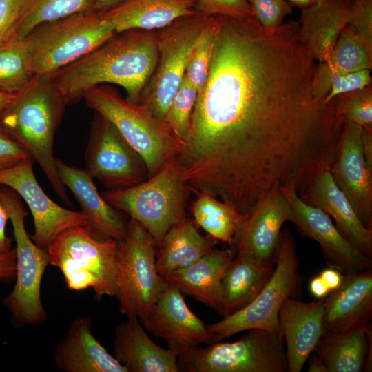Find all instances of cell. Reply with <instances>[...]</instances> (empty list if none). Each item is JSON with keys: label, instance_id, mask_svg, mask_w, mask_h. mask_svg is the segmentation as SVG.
Instances as JSON below:
<instances>
[{"label": "cell", "instance_id": "obj_1", "mask_svg": "<svg viewBox=\"0 0 372 372\" xmlns=\"http://www.w3.org/2000/svg\"><path fill=\"white\" fill-rule=\"evenodd\" d=\"M298 28L219 15L209 76L176 156L189 192L245 214L270 192L302 194L331 167L343 125L335 101L314 94L316 63Z\"/></svg>", "mask_w": 372, "mask_h": 372}, {"label": "cell", "instance_id": "obj_2", "mask_svg": "<svg viewBox=\"0 0 372 372\" xmlns=\"http://www.w3.org/2000/svg\"><path fill=\"white\" fill-rule=\"evenodd\" d=\"M157 30L132 29L107 41L50 78L67 104L83 98L90 88L114 84L125 89L126 99L138 104L155 68Z\"/></svg>", "mask_w": 372, "mask_h": 372}, {"label": "cell", "instance_id": "obj_3", "mask_svg": "<svg viewBox=\"0 0 372 372\" xmlns=\"http://www.w3.org/2000/svg\"><path fill=\"white\" fill-rule=\"evenodd\" d=\"M66 105L50 76H33L1 112L0 125L37 161L60 200L72 206L54 154V135Z\"/></svg>", "mask_w": 372, "mask_h": 372}, {"label": "cell", "instance_id": "obj_4", "mask_svg": "<svg viewBox=\"0 0 372 372\" xmlns=\"http://www.w3.org/2000/svg\"><path fill=\"white\" fill-rule=\"evenodd\" d=\"M116 34L104 12L96 10L41 24L24 37L30 72L51 76Z\"/></svg>", "mask_w": 372, "mask_h": 372}, {"label": "cell", "instance_id": "obj_5", "mask_svg": "<svg viewBox=\"0 0 372 372\" xmlns=\"http://www.w3.org/2000/svg\"><path fill=\"white\" fill-rule=\"evenodd\" d=\"M87 105L105 118L140 155L149 178L174 158L181 145L163 121L145 107L123 99L107 84L89 89L83 95Z\"/></svg>", "mask_w": 372, "mask_h": 372}, {"label": "cell", "instance_id": "obj_6", "mask_svg": "<svg viewBox=\"0 0 372 372\" xmlns=\"http://www.w3.org/2000/svg\"><path fill=\"white\" fill-rule=\"evenodd\" d=\"M188 192L182 167L175 157L146 180L101 195L112 207L141 225L158 248L167 232L185 216Z\"/></svg>", "mask_w": 372, "mask_h": 372}, {"label": "cell", "instance_id": "obj_7", "mask_svg": "<svg viewBox=\"0 0 372 372\" xmlns=\"http://www.w3.org/2000/svg\"><path fill=\"white\" fill-rule=\"evenodd\" d=\"M46 250L50 264L60 269L70 290L92 288L96 299L116 297L117 240L96 238L85 226H77L59 234Z\"/></svg>", "mask_w": 372, "mask_h": 372}, {"label": "cell", "instance_id": "obj_8", "mask_svg": "<svg viewBox=\"0 0 372 372\" xmlns=\"http://www.w3.org/2000/svg\"><path fill=\"white\" fill-rule=\"evenodd\" d=\"M0 197L7 209L16 244L15 284L3 298V304L11 314L14 325H38L48 320L41 300V285L50 264L48 254L28 234L25 227L27 212L19 194L10 187L0 185Z\"/></svg>", "mask_w": 372, "mask_h": 372}, {"label": "cell", "instance_id": "obj_9", "mask_svg": "<svg viewBox=\"0 0 372 372\" xmlns=\"http://www.w3.org/2000/svg\"><path fill=\"white\" fill-rule=\"evenodd\" d=\"M275 263L271 278L250 303L220 321L207 324L210 343L254 329L282 336L279 310L287 298L295 295L300 283L299 258L294 238L289 229L281 231Z\"/></svg>", "mask_w": 372, "mask_h": 372}, {"label": "cell", "instance_id": "obj_10", "mask_svg": "<svg viewBox=\"0 0 372 372\" xmlns=\"http://www.w3.org/2000/svg\"><path fill=\"white\" fill-rule=\"evenodd\" d=\"M211 17L196 12L157 30L156 64L138 104L161 121H165L190 56Z\"/></svg>", "mask_w": 372, "mask_h": 372}, {"label": "cell", "instance_id": "obj_11", "mask_svg": "<svg viewBox=\"0 0 372 372\" xmlns=\"http://www.w3.org/2000/svg\"><path fill=\"white\" fill-rule=\"evenodd\" d=\"M117 293L121 314L142 322L166 285L156 268L157 245L138 222L127 221L125 236L117 241Z\"/></svg>", "mask_w": 372, "mask_h": 372}, {"label": "cell", "instance_id": "obj_12", "mask_svg": "<svg viewBox=\"0 0 372 372\" xmlns=\"http://www.w3.org/2000/svg\"><path fill=\"white\" fill-rule=\"evenodd\" d=\"M178 366L185 372L287 371L282 336L259 329L248 330L234 342L198 346L178 356Z\"/></svg>", "mask_w": 372, "mask_h": 372}, {"label": "cell", "instance_id": "obj_13", "mask_svg": "<svg viewBox=\"0 0 372 372\" xmlns=\"http://www.w3.org/2000/svg\"><path fill=\"white\" fill-rule=\"evenodd\" d=\"M85 161V171L108 190L131 187L149 178L143 158L98 113L92 122Z\"/></svg>", "mask_w": 372, "mask_h": 372}, {"label": "cell", "instance_id": "obj_14", "mask_svg": "<svg viewBox=\"0 0 372 372\" xmlns=\"http://www.w3.org/2000/svg\"><path fill=\"white\" fill-rule=\"evenodd\" d=\"M33 161L28 156L10 168L0 170V185L16 192L27 204L34 226L31 239L39 247L47 249L61 232L74 227H85L87 220L82 211L65 208L49 198L35 177Z\"/></svg>", "mask_w": 372, "mask_h": 372}, {"label": "cell", "instance_id": "obj_15", "mask_svg": "<svg viewBox=\"0 0 372 372\" xmlns=\"http://www.w3.org/2000/svg\"><path fill=\"white\" fill-rule=\"evenodd\" d=\"M291 206L289 222L318 243L329 267L351 274L371 269L372 258L349 241L320 208L304 203L293 186L281 189Z\"/></svg>", "mask_w": 372, "mask_h": 372}, {"label": "cell", "instance_id": "obj_16", "mask_svg": "<svg viewBox=\"0 0 372 372\" xmlns=\"http://www.w3.org/2000/svg\"><path fill=\"white\" fill-rule=\"evenodd\" d=\"M141 323L149 333L165 340L167 348L178 356L210 343L207 324L189 309L180 289L167 281Z\"/></svg>", "mask_w": 372, "mask_h": 372}, {"label": "cell", "instance_id": "obj_17", "mask_svg": "<svg viewBox=\"0 0 372 372\" xmlns=\"http://www.w3.org/2000/svg\"><path fill=\"white\" fill-rule=\"evenodd\" d=\"M290 215V204L281 189L265 194L243 214L234 240L236 254H247L273 266L282 227Z\"/></svg>", "mask_w": 372, "mask_h": 372}, {"label": "cell", "instance_id": "obj_18", "mask_svg": "<svg viewBox=\"0 0 372 372\" xmlns=\"http://www.w3.org/2000/svg\"><path fill=\"white\" fill-rule=\"evenodd\" d=\"M329 172L363 225L372 228V169L363 154L362 127L344 124Z\"/></svg>", "mask_w": 372, "mask_h": 372}, {"label": "cell", "instance_id": "obj_19", "mask_svg": "<svg viewBox=\"0 0 372 372\" xmlns=\"http://www.w3.org/2000/svg\"><path fill=\"white\" fill-rule=\"evenodd\" d=\"M324 299L309 302L287 298L278 313L288 372H300L324 333Z\"/></svg>", "mask_w": 372, "mask_h": 372}, {"label": "cell", "instance_id": "obj_20", "mask_svg": "<svg viewBox=\"0 0 372 372\" xmlns=\"http://www.w3.org/2000/svg\"><path fill=\"white\" fill-rule=\"evenodd\" d=\"M371 318V269L344 274L342 285L324 299V332L365 327Z\"/></svg>", "mask_w": 372, "mask_h": 372}, {"label": "cell", "instance_id": "obj_21", "mask_svg": "<svg viewBox=\"0 0 372 372\" xmlns=\"http://www.w3.org/2000/svg\"><path fill=\"white\" fill-rule=\"evenodd\" d=\"M56 162L62 183L70 189L87 217L85 227L90 234L99 239H123L127 234V222L99 193L90 175L59 158Z\"/></svg>", "mask_w": 372, "mask_h": 372}, {"label": "cell", "instance_id": "obj_22", "mask_svg": "<svg viewBox=\"0 0 372 372\" xmlns=\"http://www.w3.org/2000/svg\"><path fill=\"white\" fill-rule=\"evenodd\" d=\"M92 320L74 319L56 345L53 362L63 372H127L92 333Z\"/></svg>", "mask_w": 372, "mask_h": 372}, {"label": "cell", "instance_id": "obj_23", "mask_svg": "<svg viewBox=\"0 0 372 372\" xmlns=\"http://www.w3.org/2000/svg\"><path fill=\"white\" fill-rule=\"evenodd\" d=\"M114 358L127 372H178V355L154 343L137 317L114 329Z\"/></svg>", "mask_w": 372, "mask_h": 372}, {"label": "cell", "instance_id": "obj_24", "mask_svg": "<svg viewBox=\"0 0 372 372\" xmlns=\"http://www.w3.org/2000/svg\"><path fill=\"white\" fill-rule=\"evenodd\" d=\"M299 196L304 203L331 216L341 234L372 258V228L364 226L359 219L329 169L318 175Z\"/></svg>", "mask_w": 372, "mask_h": 372}, {"label": "cell", "instance_id": "obj_25", "mask_svg": "<svg viewBox=\"0 0 372 372\" xmlns=\"http://www.w3.org/2000/svg\"><path fill=\"white\" fill-rule=\"evenodd\" d=\"M351 0H320L301 9L298 37L316 62L328 59L349 23Z\"/></svg>", "mask_w": 372, "mask_h": 372}, {"label": "cell", "instance_id": "obj_26", "mask_svg": "<svg viewBox=\"0 0 372 372\" xmlns=\"http://www.w3.org/2000/svg\"><path fill=\"white\" fill-rule=\"evenodd\" d=\"M235 256L233 248H213L191 265L172 273L165 280L177 287L183 293L207 304L222 316L221 282Z\"/></svg>", "mask_w": 372, "mask_h": 372}, {"label": "cell", "instance_id": "obj_27", "mask_svg": "<svg viewBox=\"0 0 372 372\" xmlns=\"http://www.w3.org/2000/svg\"><path fill=\"white\" fill-rule=\"evenodd\" d=\"M103 12L116 33L132 29L158 30L198 12L194 0H127Z\"/></svg>", "mask_w": 372, "mask_h": 372}, {"label": "cell", "instance_id": "obj_28", "mask_svg": "<svg viewBox=\"0 0 372 372\" xmlns=\"http://www.w3.org/2000/svg\"><path fill=\"white\" fill-rule=\"evenodd\" d=\"M273 266L256 258L236 254L221 282L223 317L232 314L250 303L271 278Z\"/></svg>", "mask_w": 372, "mask_h": 372}, {"label": "cell", "instance_id": "obj_29", "mask_svg": "<svg viewBox=\"0 0 372 372\" xmlns=\"http://www.w3.org/2000/svg\"><path fill=\"white\" fill-rule=\"evenodd\" d=\"M218 240L200 234L194 221L185 216L165 234L158 248L156 265L165 279L184 269L212 249Z\"/></svg>", "mask_w": 372, "mask_h": 372}, {"label": "cell", "instance_id": "obj_30", "mask_svg": "<svg viewBox=\"0 0 372 372\" xmlns=\"http://www.w3.org/2000/svg\"><path fill=\"white\" fill-rule=\"evenodd\" d=\"M371 325L342 332H324L313 349L327 372H360L368 351Z\"/></svg>", "mask_w": 372, "mask_h": 372}, {"label": "cell", "instance_id": "obj_31", "mask_svg": "<svg viewBox=\"0 0 372 372\" xmlns=\"http://www.w3.org/2000/svg\"><path fill=\"white\" fill-rule=\"evenodd\" d=\"M196 196L192 207L195 223L200 226L209 236L233 248L234 237L243 214L232 205L209 194L201 193Z\"/></svg>", "mask_w": 372, "mask_h": 372}, {"label": "cell", "instance_id": "obj_32", "mask_svg": "<svg viewBox=\"0 0 372 372\" xmlns=\"http://www.w3.org/2000/svg\"><path fill=\"white\" fill-rule=\"evenodd\" d=\"M94 10V0H23L14 35L25 37L39 25Z\"/></svg>", "mask_w": 372, "mask_h": 372}, {"label": "cell", "instance_id": "obj_33", "mask_svg": "<svg viewBox=\"0 0 372 372\" xmlns=\"http://www.w3.org/2000/svg\"><path fill=\"white\" fill-rule=\"evenodd\" d=\"M318 63L327 72L340 74L371 70L372 43L347 25L327 61Z\"/></svg>", "mask_w": 372, "mask_h": 372}, {"label": "cell", "instance_id": "obj_34", "mask_svg": "<svg viewBox=\"0 0 372 372\" xmlns=\"http://www.w3.org/2000/svg\"><path fill=\"white\" fill-rule=\"evenodd\" d=\"M32 76L24 38L14 35L0 44V91L17 94Z\"/></svg>", "mask_w": 372, "mask_h": 372}, {"label": "cell", "instance_id": "obj_35", "mask_svg": "<svg viewBox=\"0 0 372 372\" xmlns=\"http://www.w3.org/2000/svg\"><path fill=\"white\" fill-rule=\"evenodd\" d=\"M219 22V17L211 16L189 59L185 76L197 90L205 86L209 72L214 40Z\"/></svg>", "mask_w": 372, "mask_h": 372}, {"label": "cell", "instance_id": "obj_36", "mask_svg": "<svg viewBox=\"0 0 372 372\" xmlns=\"http://www.w3.org/2000/svg\"><path fill=\"white\" fill-rule=\"evenodd\" d=\"M197 96V90L184 76L164 121L169 132L181 144L188 135Z\"/></svg>", "mask_w": 372, "mask_h": 372}, {"label": "cell", "instance_id": "obj_37", "mask_svg": "<svg viewBox=\"0 0 372 372\" xmlns=\"http://www.w3.org/2000/svg\"><path fill=\"white\" fill-rule=\"evenodd\" d=\"M337 116L344 124L353 123L372 128V86L340 95L335 98Z\"/></svg>", "mask_w": 372, "mask_h": 372}, {"label": "cell", "instance_id": "obj_38", "mask_svg": "<svg viewBox=\"0 0 372 372\" xmlns=\"http://www.w3.org/2000/svg\"><path fill=\"white\" fill-rule=\"evenodd\" d=\"M252 16L265 28L273 29L293 12V7L285 0H247Z\"/></svg>", "mask_w": 372, "mask_h": 372}, {"label": "cell", "instance_id": "obj_39", "mask_svg": "<svg viewBox=\"0 0 372 372\" xmlns=\"http://www.w3.org/2000/svg\"><path fill=\"white\" fill-rule=\"evenodd\" d=\"M196 12L207 16L245 17L252 14L247 0H194Z\"/></svg>", "mask_w": 372, "mask_h": 372}, {"label": "cell", "instance_id": "obj_40", "mask_svg": "<svg viewBox=\"0 0 372 372\" xmlns=\"http://www.w3.org/2000/svg\"><path fill=\"white\" fill-rule=\"evenodd\" d=\"M355 32L372 43V0H351L347 24Z\"/></svg>", "mask_w": 372, "mask_h": 372}, {"label": "cell", "instance_id": "obj_41", "mask_svg": "<svg viewBox=\"0 0 372 372\" xmlns=\"http://www.w3.org/2000/svg\"><path fill=\"white\" fill-rule=\"evenodd\" d=\"M28 156L26 149L0 125V170L10 168Z\"/></svg>", "mask_w": 372, "mask_h": 372}, {"label": "cell", "instance_id": "obj_42", "mask_svg": "<svg viewBox=\"0 0 372 372\" xmlns=\"http://www.w3.org/2000/svg\"><path fill=\"white\" fill-rule=\"evenodd\" d=\"M23 0H0V44L14 35Z\"/></svg>", "mask_w": 372, "mask_h": 372}, {"label": "cell", "instance_id": "obj_43", "mask_svg": "<svg viewBox=\"0 0 372 372\" xmlns=\"http://www.w3.org/2000/svg\"><path fill=\"white\" fill-rule=\"evenodd\" d=\"M16 273V251L12 248L10 251L0 254V282L12 280Z\"/></svg>", "mask_w": 372, "mask_h": 372}, {"label": "cell", "instance_id": "obj_44", "mask_svg": "<svg viewBox=\"0 0 372 372\" xmlns=\"http://www.w3.org/2000/svg\"><path fill=\"white\" fill-rule=\"evenodd\" d=\"M9 220L7 209L0 197V254L10 251L12 248V239L6 235V227Z\"/></svg>", "mask_w": 372, "mask_h": 372}, {"label": "cell", "instance_id": "obj_45", "mask_svg": "<svg viewBox=\"0 0 372 372\" xmlns=\"http://www.w3.org/2000/svg\"><path fill=\"white\" fill-rule=\"evenodd\" d=\"M319 276L324 281L331 292L338 289L342 285L344 279V274L331 267L322 270Z\"/></svg>", "mask_w": 372, "mask_h": 372}, {"label": "cell", "instance_id": "obj_46", "mask_svg": "<svg viewBox=\"0 0 372 372\" xmlns=\"http://www.w3.org/2000/svg\"><path fill=\"white\" fill-rule=\"evenodd\" d=\"M309 290L311 294L317 298L324 299L331 291L320 276L313 278L309 283Z\"/></svg>", "mask_w": 372, "mask_h": 372}, {"label": "cell", "instance_id": "obj_47", "mask_svg": "<svg viewBox=\"0 0 372 372\" xmlns=\"http://www.w3.org/2000/svg\"><path fill=\"white\" fill-rule=\"evenodd\" d=\"M362 149L366 163L372 169V128L362 127Z\"/></svg>", "mask_w": 372, "mask_h": 372}, {"label": "cell", "instance_id": "obj_48", "mask_svg": "<svg viewBox=\"0 0 372 372\" xmlns=\"http://www.w3.org/2000/svg\"><path fill=\"white\" fill-rule=\"evenodd\" d=\"M309 366L308 371L309 372H327V370L320 358L313 352L309 357Z\"/></svg>", "mask_w": 372, "mask_h": 372}, {"label": "cell", "instance_id": "obj_49", "mask_svg": "<svg viewBox=\"0 0 372 372\" xmlns=\"http://www.w3.org/2000/svg\"><path fill=\"white\" fill-rule=\"evenodd\" d=\"M127 0H94V10H107Z\"/></svg>", "mask_w": 372, "mask_h": 372}, {"label": "cell", "instance_id": "obj_50", "mask_svg": "<svg viewBox=\"0 0 372 372\" xmlns=\"http://www.w3.org/2000/svg\"><path fill=\"white\" fill-rule=\"evenodd\" d=\"M16 94H9L0 91V114L12 103Z\"/></svg>", "mask_w": 372, "mask_h": 372}, {"label": "cell", "instance_id": "obj_51", "mask_svg": "<svg viewBox=\"0 0 372 372\" xmlns=\"http://www.w3.org/2000/svg\"><path fill=\"white\" fill-rule=\"evenodd\" d=\"M292 7H298L300 9L316 4L320 0H285Z\"/></svg>", "mask_w": 372, "mask_h": 372}]
</instances>
